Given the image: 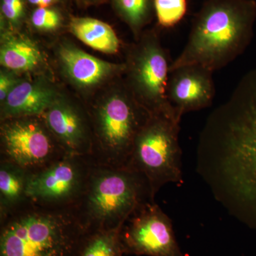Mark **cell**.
Segmentation results:
<instances>
[{"label":"cell","mask_w":256,"mask_h":256,"mask_svg":"<svg viewBox=\"0 0 256 256\" xmlns=\"http://www.w3.org/2000/svg\"><path fill=\"white\" fill-rule=\"evenodd\" d=\"M255 0H205L194 14L186 44L170 72L188 65L220 70L242 54L252 42Z\"/></svg>","instance_id":"2"},{"label":"cell","mask_w":256,"mask_h":256,"mask_svg":"<svg viewBox=\"0 0 256 256\" xmlns=\"http://www.w3.org/2000/svg\"><path fill=\"white\" fill-rule=\"evenodd\" d=\"M28 176L30 173L18 165L0 160V220L30 201Z\"/></svg>","instance_id":"15"},{"label":"cell","mask_w":256,"mask_h":256,"mask_svg":"<svg viewBox=\"0 0 256 256\" xmlns=\"http://www.w3.org/2000/svg\"><path fill=\"white\" fill-rule=\"evenodd\" d=\"M42 62L40 50L25 37L8 34L3 36L0 48L2 66L14 72H28Z\"/></svg>","instance_id":"16"},{"label":"cell","mask_w":256,"mask_h":256,"mask_svg":"<svg viewBox=\"0 0 256 256\" xmlns=\"http://www.w3.org/2000/svg\"><path fill=\"white\" fill-rule=\"evenodd\" d=\"M121 227V226H120ZM119 228L87 233L78 256H122Z\"/></svg>","instance_id":"18"},{"label":"cell","mask_w":256,"mask_h":256,"mask_svg":"<svg viewBox=\"0 0 256 256\" xmlns=\"http://www.w3.org/2000/svg\"><path fill=\"white\" fill-rule=\"evenodd\" d=\"M20 82L16 80L14 76L5 72H1L0 74V100L2 104L4 102L12 90L13 88Z\"/></svg>","instance_id":"23"},{"label":"cell","mask_w":256,"mask_h":256,"mask_svg":"<svg viewBox=\"0 0 256 256\" xmlns=\"http://www.w3.org/2000/svg\"><path fill=\"white\" fill-rule=\"evenodd\" d=\"M41 116L46 127L67 154L90 158V121H88L84 112L76 106L56 97Z\"/></svg>","instance_id":"11"},{"label":"cell","mask_w":256,"mask_h":256,"mask_svg":"<svg viewBox=\"0 0 256 256\" xmlns=\"http://www.w3.org/2000/svg\"><path fill=\"white\" fill-rule=\"evenodd\" d=\"M87 233L74 207L30 200L0 220V256H78Z\"/></svg>","instance_id":"3"},{"label":"cell","mask_w":256,"mask_h":256,"mask_svg":"<svg viewBox=\"0 0 256 256\" xmlns=\"http://www.w3.org/2000/svg\"><path fill=\"white\" fill-rule=\"evenodd\" d=\"M116 8L124 21L139 36L144 25L149 22L154 12V0H114Z\"/></svg>","instance_id":"19"},{"label":"cell","mask_w":256,"mask_h":256,"mask_svg":"<svg viewBox=\"0 0 256 256\" xmlns=\"http://www.w3.org/2000/svg\"><path fill=\"white\" fill-rule=\"evenodd\" d=\"M2 12L10 21L16 22L22 18L24 12L22 0H2Z\"/></svg>","instance_id":"22"},{"label":"cell","mask_w":256,"mask_h":256,"mask_svg":"<svg viewBox=\"0 0 256 256\" xmlns=\"http://www.w3.org/2000/svg\"><path fill=\"white\" fill-rule=\"evenodd\" d=\"M158 24L163 28H174L188 12V0H154Z\"/></svg>","instance_id":"20"},{"label":"cell","mask_w":256,"mask_h":256,"mask_svg":"<svg viewBox=\"0 0 256 256\" xmlns=\"http://www.w3.org/2000/svg\"><path fill=\"white\" fill-rule=\"evenodd\" d=\"M140 40L130 54V92L150 114H175L180 118L166 97L172 62L162 46L158 33L149 32Z\"/></svg>","instance_id":"7"},{"label":"cell","mask_w":256,"mask_h":256,"mask_svg":"<svg viewBox=\"0 0 256 256\" xmlns=\"http://www.w3.org/2000/svg\"><path fill=\"white\" fill-rule=\"evenodd\" d=\"M180 122L175 114H150L133 144L126 168L146 178L154 198L166 184L182 182Z\"/></svg>","instance_id":"6"},{"label":"cell","mask_w":256,"mask_h":256,"mask_svg":"<svg viewBox=\"0 0 256 256\" xmlns=\"http://www.w3.org/2000/svg\"><path fill=\"white\" fill-rule=\"evenodd\" d=\"M70 28L79 40L94 50L106 54H116L120 42L114 30L107 24L92 18H73Z\"/></svg>","instance_id":"17"},{"label":"cell","mask_w":256,"mask_h":256,"mask_svg":"<svg viewBox=\"0 0 256 256\" xmlns=\"http://www.w3.org/2000/svg\"><path fill=\"white\" fill-rule=\"evenodd\" d=\"M60 22L58 12L48 8H37L32 16V24L38 30H55L60 26Z\"/></svg>","instance_id":"21"},{"label":"cell","mask_w":256,"mask_h":256,"mask_svg":"<svg viewBox=\"0 0 256 256\" xmlns=\"http://www.w3.org/2000/svg\"><path fill=\"white\" fill-rule=\"evenodd\" d=\"M150 116L130 92H114L104 99L92 112L90 121L92 162L127 166L136 137Z\"/></svg>","instance_id":"5"},{"label":"cell","mask_w":256,"mask_h":256,"mask_svg":"<svg viewBox=\"0 0 256 256\" xmlns=\"http://www.w3.org/2000/svg\"><path fill=\"white\" fill-rule=\"evenodd\" d=\"M94 163L88 158L66 156L30 174L26 194L33 203L72 208L82 197Z\"/></svg>","instance_id":"9"},{"label":"cell","mask_w":256,"mask_h":256,"mask_svg":"<svg viewBox=\"0 0 256 256\" xmlns=\"http://www.w3.org/2000/svg\"><path fill=\"white\" fill-rule=\"evenodd\" d=\"M56 98L54 90L44 82L20 80L2 104V121L42 116Z\"/></svg>","instance_id":"14"},{"label":"cell","mask_w":256,"mask_h":256,"mask_svg":"<svg viewBox=\"0 0 256 256\" xmlns=\"http://www.w3.org/2000/svg\"><path fill=\"white\" fill-rule=\"evenodd\" d=\"M64 73L77 86H97L112 74L126 68L124 65L111 64L99 60L70 44H64L58 50Z\"/></svg>","instance_id":"13"},{"label":"cell","mask_w":256,"mask_h":256,"mask_svg":"<svg viewBox=\"0 0 256 256\" xmlns=\"http://www.w3.org/2000/svg\"><path fill=\"white\" fill-rule=\"evenodd\" d=\"M196 172L230 215L256 229V68L207 118Z\"/></svg>","instance_id":"1"},{"label":"cell","mask_w":256,"mask_h":256,"mask_svg":"<svg viewBox=\"0 0 256 256\" xmlns=\"http://www.w3.org/2000/svg\"><path fill=\"white\" fill-rule=\"evenodd\" d=\"M214 72L200 65H188L170 72L166 97L178 117L210 107L215 98Z\"/></svg>","instance_id":"12"},{"label":"cell","mask_w":256,"mask_h":256,"mask_svg":"<svg viewBox=\"0 0 256 256\" xmlns=\"http://www.w3.org/2000/svg\"><path fill=\"white\" fill-rule=\"evenodd\" d=\"M32 4L37 5L38 8H48L54 2L55 0H28Z\"/></svg>","instance_id":"24"},{"label":"cell","mask_w":256,"mask_h":256,"mask_svg":"<svg viewBox=\"0 0 256 256\" xmlns=\"http://www.w3.org/2000/svg\"><path fill=\"white\" fill-rule=\"evenodd\" d=\"M153 200L148 180L132 169L92 164L74 207L88 233L119 228L141 204Z\"/></svg>","instance_id":"4"},{"label":"cell","mask_w":256,"mask_h":256,"mask_svg":"<svg viewBox=\"0 0 256 256\" xmlns=\"http://www.w3.org/2000/svg\"><path fill=\"white\" fill-rule=\"evenodd\" d=\"M1 159L30 174L68 156L46 127L42 116L2 121Z\"/></svg>","instance_id":"8"},{"label":"cell","mask_w":256,"mask_h":256,"mask_svg":"<svg viewBox=\"0 0 256 256\" xmlns=\"http://www.w3.org/2000/svg\"><path fill=\"white\" fill-rule=\"evenodd\" d=\"M124 254L148 256H185L178 240L172 223L154 201L141 204L120 229Z\"/></svg>","instance_id":"10"}]
</instances>
